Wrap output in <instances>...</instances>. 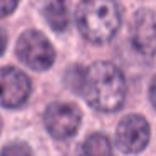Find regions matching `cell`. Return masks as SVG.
<instances>
[{
    "label": "cell",
    "mask_w": 156,
    "mask_h": 156,
    "mask_svg": "<svg viewBox=\"0 0 156 156\" xmlns=\"http://www.w3.org/2000/svg\"><path fill=\"white\" fill-rule=\"evenodd\" d=\"M81 94L92 109L114 112L126 99V79L111 62H94L84 72Z\"/></svg>",
    "instance_id": "1"
},
{
    "label": "cell",
    "mask_w": 156,
    "mask_h": 156,
    "mask_svg": "<svg viewBox=\"0 0 156 156\" xmlns=\"http://www.w3.org/2000/svg\"><path fill=\"white\" fill-rule=\"evenodd\" d=\"M76 24L86 41L104 44L121 25V9L116 0H82L76 10Z\"/></svg>",
    "instance_id": "2"
},
{
    "label": "cell",
    "mask_w": 156,
    "mask_h": 156,
    "mask_svg": "<svg viewBox=\"0 0 156 156\" xmlns=\"http://www.w3.org/2000/svg\"><path fill=\"white\" fill-rule=\"evenodd\" d=\"M17 55L25 66L34 71H47L55 61V51L42 32L27 30L19 37Z\"/></svg>",
    "instance_id": "3"
},
{
    "label": "cell",
    "mask_w": 156,
    "mask_h": 156,
    "mask_svg": "<svg viewBox=\"0 0 156 156\" xmlns=\"http://www.w3.org/2000/svg\"><path fill=\"white\" fill-rule=\"evenodd\" d=\"M44 122L49 134L55 139H69L77 133L81 114L69 102H54L45 109Z\"/></svg>",
    "instance_id": "4"
},
{
    "label": "cell",
    "mask_w": 156,
    "mask_h": 156,
    "mask_svg": "<svg viewBox=\"0 0 156 156\" xmlns=\"http://www.w3.org/2000/svg\"><path fill=\"white\" fill-rule=\"evenodd\" d=\"M149 124L143 116L129 114L121 119L116 131V144L122 153L134 154L148 146Z\"/></svg>",
    "instance_id": "5"
},
{
    "label": "cell",
    "mask_w": 156,
    "mask_h": 156,
    "mask_svg": "<svg viewBox=\"0 0 156 156\" xmlns=\"http://www.w3.org/2000/svg\"><path fill=\"white\" fill-rule=\"evenodd\" d=\"M32 91L30 79L15 67L0 69V106L19 108L29 99Z\"/></svg>",
    "instance_id": "6"
},
{
    "label": "cell",
    "mask_w": 156,
    "mask_h": 156,
    "mask_svg": "<svg viewBox=\"0 0 156 156\" xmlns=\"http://www.w3.org/2000/svg\"><path fill=\"white\" fill-rule=\"evenodd\" d=\"M131 42L141 54H156V14L149 10H139L134 15L131 27Z\"/></svg>",
    "instance_id": "7"
},
{
    "label": "cell",
    "mask_w": 156,
    "mask_h": 156,
    "mask_svg": "<svg viewBox=\"0 0 156 156\" xmlns=\"http://www.w3.org/2000/svg\"><path fill=\"white\" fill-rule=\"evenodd\" d=\"M44 19L55 32H62L69 25V9L67 0H45L44 7Z\"/></svg>",
    "instance_id": "8"
},
{
    "label": "cell",
    "mask_w": 156,
    "mask_h": 156,
    "mask_svg": "<svg viewBox=\"0 0 156 156\" xmlns=\"http://www.w3.org/2000/svg\"><path fill=\"white\" fill-rule=\"evenodd\" d=\"M84 156H112V144L109 138L102 133H94L87 136L82 146Z\"/></svg>",
    "instance_id": "9"
},
{
    "label": "cell",
    "mask_w": 156,
    "mask_h": 156,
    "mask_svg": "<svg viewBox=\"0 0 156 156\" xmlns=\"http://www.w3.org/2000/svg\"><path fill=\"white\" fill-rule=\"evenodd\" d=\"M84 72H86V69L81 67V66H74V67L69 69L67 74H66V84L69 86V89L81 94L82 82H84Z\"/></svg>",
    "instance_id": "10"
},
{
    "label": "cell",
    "mask_w": 156,
    "mask_h": 156,
    "mask_svg": "<svg viewBox=\"0 0 156 156\" xmlns=\"http://www.w3.org/2000/svg\"><path fill=\"white\" fill-rule=\"evenodd\" d=\"M0 156H34L32 149L25 143H10L5 148H2Z\"/></svg>",
    "instance_id": "11"
},
{
    "label": "cell",
    "mask_w": 156,
    "mask_h": 156,
    "mask_svg": "<svg viewBox=\"0 0 156 156\" xmlns=\"http://www.w3.org/2000/svg\"><path fill=\"white\" fill-rule=\"evenodd\" d=\"M19 0H0V19L10 15L17 9Z\"/></svg>",
    "instance_id": "12"
},
{
    "label": "cell",
    "mask_w": 156,
    "mask_h": 156,
    "mask_svg": "<svg viewBox=\"0 0 156 156\" xmlns=\"http://www.w3.org/2000/svg\"><path fill=\"white\" fill-rule=\"evenodd\" d=\"M149 98H151V102H153V106L156 108V77L153 79V82H151V87H149Z\"/></svg>",
    "instance_id": "13"
},
{
    "label": "cell",
    "mask_w": 156,
    "mask_h": 156,
    "mask_svg": "<svg viewBox=\"0 0 156 156\" xmlns=\"http://www.w3.org/2000/svg\"><path fill=\"white\" fill-rule=\"evenodd\" d=\"M5 47H7V35H5V32L0 29V55L4 54Z\"/></svg>",
    "instance_id": "14"
},
{
    "label": "cell",
    "mask_w": 156,
    "mask_h": 156,
    "mask_svg": "<svg viewBox=\"0 0 156 156\" xmlns=\"http://www.w3.org/2000/svg\"><path fill=\"white\" fill-rule=\"evenodd\" d=\"M0 129H2V119H0Z\"/></svg>",
    "instance_id": "15"
}]
</instances>
